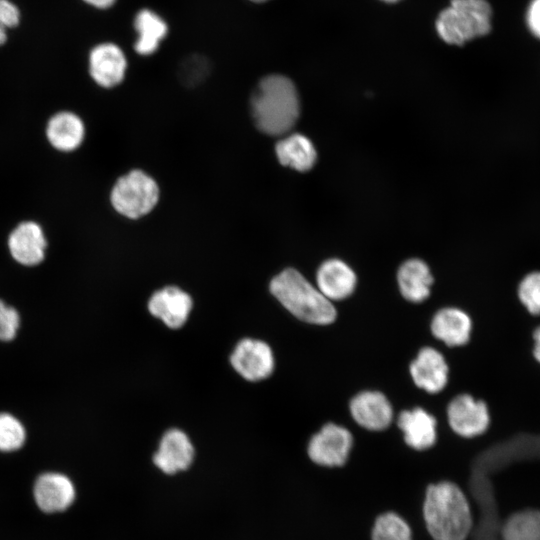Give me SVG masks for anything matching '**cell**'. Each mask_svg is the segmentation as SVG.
Masks as SVG:
<instances>
[{"label":"cell","instance_id":"cell-1","mask_svg":"<svg viewBox=\"0 0 540 540\" xmlns=\"http://www.w3.org/2000/svg\"><path fill=\"white\" fill-rule=\"evenodd\" d=\"M422 513L433 540H467L473 532L472 505L463 489L453 482L429 485Z\"/></svg>","mask_w":540,"mask_h":540},{"label":"cell","instance_id":"cell-2","mask_svg":"<svg viewBox=\"0 0 540 540\" xmlns=\"http://www.w3.org/2000/svg\"><path fill=\"white\" fill-rule=\"evenodd\" d=\"M251 111L256 126L263 133L272 136L288 133L300 112L294 83L283 75L264 77L251 97Z\"/></svg>","mask_w":540,"mask_h":540},{"label":"cell","instance_id":"cell-3","mask_svg":"<svg viewBox=\"0 0 540 540\" xmlns=\"http://www.w3.org/2000/svg\"><path fill=\"white\" fill-rule=\"evenodd\" d=\"M271 293L295 317L311 324L326 325L336 318L334 305L300 272L287 268L270 283Z\"/></svg>","mask_w":540,"mask_h":540},{"label":"cell","instance_id":"cell-4","mask_svg":"<svg viewBox=\"0 0 540 540\" xmlns=\"http://www.w3.org/2000/svg\"><path fill=\"white\" fill-rule=\"evenodd\" d=\"M492 10L486 0H451L436 19L438 35L448 44L462 45L491 29Z\"/></svg>","mask_w":540,"mask_h":540},{"label":"cell","instance_id":"cell-5","mask_svg":"<svg viewBox=\"0 0 540 540\" xmlns=\"http://www.w3.org/2000/svg\"><path fill=\"white\" fill-rule=\"evenodd\" d=\"M158 198V185L140 170H133L121 177L111 192V202L116 211L132 219L149 213Z\"/></svg>","mask_w":540,"mask_h":540},{"label":"cell","instance_id":"cell-6","mask_svg":"<svg viewBox=\"0 0 540 540\" xmlns=\"http://www.w3.org/2000/svg\"><path fill=\"white\" fill-rule=\"evenodd\" d=\"M354 445L349 429L336 423H326L314 433L307 444V456L314 464L336 468L345 465Z\"/></svg>","mask_w":540,"mask_h":540},{"label":"cell","instance_id":"cell-7","mask_svg":"<svg viewBox=\"0 0 540 540\" xmlns=\"http://www.w3.org/2000/svg\"><path fill=\"white\" fill-rule=\"evenodd\" d=\"M447 417L451 430L463 438L482 435L490 424L486 403L469 394L458 395L449 403Z\"/></svg>","mask_w":540,"mask_h":540},{"label":"cell","instance_id":"cell-8","mask_svg":"<svg viewBox=\"0 0 540 540\" xmlns=\"http://www.w3.org/2000/svg\"><path fill=\"white\" fill-rule=\"evenodd\" d=\"M233 368L249 381L269 377L274 369V357L270 346L256 339L239 341L230 357Z\"/></svg>","mask_w":540,"mask_h":540},{"label":"cell","instance_id":"cell-9","mask_svg":"<svg viewBox=\"0 0 540 540\" xmlns=\"http://www.w3.org/2000/svg\"><path fill=\"white\" fill-rule=\"evenodd\" d=\"M350 411L359 426L372 432L384 431L393 419L389 400L378 391L358 393L350 402Z\"/></svg>","mask_w":540,"mask_h":540},{"label":"cell","instance_id":"cell-10","mask_svg":"<svg viewBox=\"0 0 540 540\" xmlns=\"http://www.w3.org/2000/svg\"><path fill=\"white\" fill-rule=\"evenodd\" d=\"M33 494L39 509L46 513H55L71 506L75 499V488L64 474L47 472L35 481Z\"/></svg>","mask_w":540,"mask_h":540},{"label":"cell","instance_id":"cell-11","mask_svg":"<svg viewBox=\"0 0 540 540\" xmlns=\"http://www.w3.org/2000/svg\"><path fill=\"white\" fill-rule=\"evenodd\" d=\"M397 426L402 432L405 445L415 451H426L437 442L436 418L422 408L402 411Z\"/></svg>","mask_w":540,"mask_h":540},{"label":"cell","instance_id":"cell-12","mask_svg":"<svg viewBox=\"0 0 540 540\" xmlns=\"http://www.w3.org/2000/svg\"><path fill=\"white\" fill-rule=\"evenodd\" d=\"M192 306L191 296L176 286H167L156 291L148 302L149 312L172 329L184 325Z\"/></svg>","mask_w":540,"mask_h":540},{"label":"cell","instance_id":"cell-13","mask_svg":"<svg viewBox=\"0 0 540 540\" xmlns=\"http://www.w3.org/2000/svg\"><path fill=\"white\" fill-rule=\"evenodd\" d=\"M127 68L126 57L114 43L95 46L89 55V72L100 86L110 88L119 84Z\"/></svg>","mask_w":540,"mask_h":540},{"label":"cell","instance_id":"cell-14","mask_svg":"<svg viewBox=\"0 0 540 540\" xmlns=\"http://www.w3.org/2000/svg\"><path fill=\"white\" fill-rule=\"evenodd\" d=\"M448 371L443 355L432 347L422 348L410 364L414 383L429 393L440 392L446 386Z\"/></svg>","mask_w":540,"mask_h":540},{"label":"cell","instance_id":"cell-15","mask_svg":"<svg viewBox=\"0 0 540 540\" xmlns=\"http://www.w3.org/2000/svg\"><path fill=\"white\" fill-rule=\"evenodd\" d=\"M8 246L14 260L22 265L34 266L44 259L47 242L41 227L35 222L26 221L12 231Z\"/></svg>","mask_w":540,"mask_h":540},{"label":"cell","instance_id":"cell-16","mask_svg":"<svg viewBox=\"0 0 540 540\" xmlns=\"http://www.w3.org/2000/svg\"><path fill=\"white\" fill-rule=\"evenodd\" d=\"M194 449L188 436L173 428L162 437L153 460L158 468L167 474L187 469L192 463Z\"/></svg>","mask_w":540,"mask_h":540},{"label":"cell","instance_id":"cell-17","mask_svg":"<svg viewBox=\"0 0 540 540\" xmlns=\"http://www.w3.org/2000/svg\"><path fill=\"white\" fill-rule=\"evenodd\" d=\"M316 280L319 291L330 301L348 297L356 286L354 271L340 259L323 262L317 271Z\"/></svg>","mask_w":540,"mask_h":540},{"label":"cell","instance_id":"cell-18","mask_svg":"<svg viewBox=\"0 0 540 540\" xmlns=\"http://www.w3.org/2000/svg\"><path fill=\"white\" fill-rule=\"evenodd\" d=\"M472 321L467 313L458 308H443L433 317V335L448 346H461L470 339Z\"/></svg>","mask_w":540,"mask_h":540},{"label":"cell","instance_id":"cell-19","mask_svg":"<svg viewBox=\"0 0 540 540\" xmlns=\"http://www.w3.org/2000/svg\"><path fill=\"white\" fill-rule=\"evenodd\" d=\"M397 281L402 296L411 302H422L430 295L433 276L420 259H409L398 269Z\"/></svg>","mask_w":540,"mask_h":540},{"label":"cell","instance_id":"cell-20","mask_svg":"<svg viewBox=\"0 0 540 540\" xmlns=\"http://www.w3.org/2000/svg\"><path fill=\"white\" fill-rule=\"evenodd\" d=\"M46 133L53 147L61 151H72L84 138V125L77 115L60 112L49 120Z\"/></svg>","mask_w":540,"mask_h":540},{"label":"cell","instance_id":"cell-21","mask_svg":"<svg viewBox=\"0 0 540 540\" xmlns=\"http://www.w3.org/2000/svg\"><path fill=\"white\" fill-rule=\"evenodd\" d=\"M134 28L138 35L134 48L144 56L153 54L168 33L164 19L149 9H142L136 14Z\"/></svg>","mask_w":540,"mask_h":540},{"label":"cell","instance_id":"cell-22","mask_svg":"<svg viewBox=\"0 0 540 540\" xmlns=\"http://www.w3.org/2000/svg\"><path fill=\"white\" fill-rule=\"evenodd\" d=\"M280 163L304 172L313 167L317 154L312 142L304 135L294 133L280 140L275 147Z\"/></svg>","mask_w":540,"mask_h":540},{"label":"cell","instance_id":"cell-23","mask_svg":"<svg viewBox=\"0 0 540 540\" xmlns=\"http://www.w3.org/2000/svg\"><path fill=\"white\" fill-rule=\"evenodd\" d=\"M501 535L503 540H540V510L524 509L510 515Z\"/></svg>","mask_w":540,"mask_h":540},{"label":"cell","instance_id":"cell-24","mask_svg":"<svg viewBox=\"0 0 540 540\" xmlns=\"http://www.w3.org/2000/svg\"><path fill=\"white\" fill-rule=\"evenodd\" d=\"M371 540H412V531L401 516L386 512L376 518L371 531Z\"/></svg>","mask_w":540,"mask_h":540},{"label":"cell","instance_id":"cell-25","mask_svg":"<svg viewBox=\"0 0 540 540\" xmlns=\"http://www.w3.org/2000/svg\"><path fill=\"white\" fill-rule=\"evenodd\" d=\"M25 438V428L17 418L9 413H0V451L18 450Z\"/></svg>","mask_w":540,"mask_h":540},{"label":"cell","instance_id":"cell-26","mask_svg":"<svg viewBox=\"0 0 540 540\" xmlns=\"http://www.w3.org/2000/svg\"><path fill=\"white\" fill-rule=\"evenodd\" d=\"M210 72L208 59L202 55H190L179 66L178 76L183 85L195 86L204 81Z\"/></svg>","mask_w":540,"mask_h":540},{"label":"cell","instance_id":"cell-27","mask_svg":"<svg viewBox=\"0 0 540 540\" xmlns=\"http://www.w3.org/2000/svg\"><path fill=\"white\" fill-rule=\"evenodd\" d=\"M518 298L526 310L533 314H540V272L527 274L519 283Z\"/></svg>","mask_w":540,"mask_h":540},{"label":"cell","instance_id":"cell-28","mask_svg":"<svg viewBox=\"0 0 540 540\" xmlns=\"http://www.w3.org/2000/svg\"><path fill=\"white\" fill-rule=\"evenodd\" d=\"M20 325L17 310L0 300V341H10L15 338Z\"/></svg>","mask_w":540,"mask_h":540},{"label":"cell","instance_id":"cell-29","mask_svg":"<svg viewBox=\"0 0 540 540\" xmlns=\"http://www.w3.org/2000/svg\"><path fill=\"white\" fill-rule=\"evenodd\" d=\"M19 9L9 0H0V45L7 40V29L18 25Z\"/></svg>","mask_w":540,"mask_h":540},{"label":"cell","instance_id":"cell-30","mask_svg":"<svg viewBox=\"0 0 540 540\" xmlns=\"http://www.w3.org/2000/svg\"><path fill=\"white\" fill-rule=\"evenodd\" d=\"M526 20L531 33L540 39V0L531 1Z\"/></svg>","mask_w":540,"mask_h":540},{"label":"cell","instance_id":"cell-31","mask_svg":"<svg viewBox=\"0 0 540 540\" xmlns=\"http://www.w3.org/2000/svg\"><path fill=\"white\" fill-rule=\"evenodd\" d=\"M533 356L540 363V326L533 333Z\"/></svg>","mask_w":540,"mask_h":540},{"label":"cell","instance_id":"cell-32","mask_svg":"<svg viewBox=\"0 0 540 540\" xmlns=\"http://www.w3.org/2000/svg\"><path fill=\"white\" fill-rule=\"evenodd\" d=\"M87 4L99 8V9H107L111 7L116 0H83Z\"/></svg>","mask_w":540,"mask_h":540},{"label":"cell","instance_id":"cell-33","mask_svg":"<svg viewBox=\"0 0 540 540\" xmlns=\"http://www.w3.org/2000/svg\"><path fill=\"white\" fill-rule=\"evenodd\" d=\"M252 2H256V3H261V2H265V1H268V0H250Z\"/></svg>","mask_w":540,"mask_h":540},{"label":"cell","instance_id":"cell-34","mask_svg":"<svg viewBox=\"0 0 540 540\" xmlns=\"http://www.w3.org/2000/svg\"><path fill=\"white\" fill-rule=\"evenodd\" d=\"M382 1H385V2H388V3H394V2H397L399 0H382Z\"/></svg>","mask_w":540,"mask_h":540}]
</instances>
